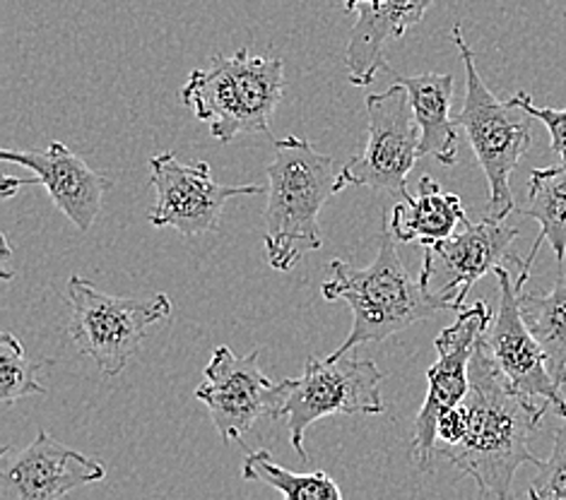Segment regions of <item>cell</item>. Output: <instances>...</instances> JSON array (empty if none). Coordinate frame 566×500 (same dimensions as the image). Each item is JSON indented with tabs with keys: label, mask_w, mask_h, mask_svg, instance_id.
<instances>
[{
	"label": "cell",
	"mask_w": 566,
	"mask_h": 500,
	"mask_svg": "<svg viewBox=\"0 0 566 500\" xmlns=\"http://www.w3.org/2000/svg\"><path fill=\"white\" fill-rule=\"evenodd\" d=\"M465 404V434L437 455L478 483L484 498H511L521 465H541L531 438L541 430L549 404H535L499 371L488 347L478 342L470 359V390Z\"/></svg>",
	"instance_id": "1"
},
{
	"label": "cell",
	"mask_w": 566,
	"mask_h": 500,
	"mask_svg": "<svg viewBox=\"0 0 566 500\" xmlns=\"http://www.w3.org/2000/svg\"><path fill=\"white\" fill-rule=\"evenodd\" d=\"M331 279L323 281L326 301H345L353 310V328L345 342L328 359H340L361 344L386 342L420 320L441 310H455L447 294H431L422 275L412 277L396 251V236L384 226L379 255L369 267H353L345 260L331 263Z\"/></svg>",
	"instance_id": "2"
},
{
	"label": "cell",
	"mask_w": 566,
	"mask_h": 500,
	"mask_svg": "<svg viewBox=\"0 0 566 500\" xmlns=\"http://www.w3.org/2000/svg\"><path fill=\"white\" fill-rule=\"evenodd\" d=\"M268 173V208L263 243L268 263L277 273H290L306 253L323 246L318 214L333 198L338 173L333 157L300 138L275 140V157Z\"/></svg>",
	"instance_id": "3"
},
{
	"label": "cell",
	"mask_w": 566,
	"mask_h": 500,
	"mask_svg": "<svg viewBox=\"0 0 566 500\" xmlns=\"http://www.w3.org/2000/svg\"><path fill=\"white\" fill-rule=\"evenodd\" d=\"M282 94L285 63L241 49L232 58L218 53L208 67H196L181 87V102L210 126L214 140L232 142L244 132H271Z\"/></svg>",
	"instance_id": "4"
},
{
	"label": "cell",
	"mask_w": 566,
	"mask_h": 500,
	"mask_svg": "<svg viewBox=\"0 0 566 500\" xmlns=\"http://www.w3.org/2000/svg\"><path fill=\"white\" fill-rule=\"evenodd\" d=\"M453 44L461 53L465 71V99L461 114L455 116V124L465 132L484 179H488V217L506 220L516 210L514 193H511V173L516 171L523 155L531 150L533 116L525 111H521V116L514 114V106L499 102L492 89L482 83L475 53L468 46L461 24L453 26Z\"/></svg>",
	"instance_id": "5"
},
{
	"label": "cell",
	"mask_w": 566,
	"mask_h": 500,
	"mask_svg": "<svg viewBox=\"0 0 566 500\" xmlns=\"http://www.w3.org/2000/svg\"><path fill=\"white\" fill-rule=\"evenodd\" d=\"M71 337L80 354L90 357L104 377L124 373L128 361L138 354L147 328L171 316L167 294L150 299H120L104 294L85 277L69 279Z\"/></svg>",
	"instance_id": "6"
},
{
	"label": "cell",
	"mask_w": 566,
	"mask_h": 500,
	"mask_svg": "<svg viewBox=\"0 0 566 500\" xmlns=\"http://www.w3.org/2000/svg\"><path fill=\"white\" fill-rule=\"evenodd\" d=\"M384 371L371 359L308 357L304 373L285 381V402L280 418L287 422L290 443L302 459L304 436L318 418L335 414H384Z\"/></svg>",
	"instance_id": "7"
},
{
	"label": "cell",
	"mask_w": 566,
	"mask_h": 500,
	"mask_svg": "<svg viewBox=\"0 0 566 500\" xmlns=\"http://www.w3.org/2000/svg\"><path fill=\"white\" fill-rule=\"evenodd\" d=\"M367 109V147L353 157L338 173L335 193L349 185L371 188L396 198L408 195V175L420 159V126H417L408 89L400 83L386 92L369 94Z\"/></svg>",
	"instance_id": "8"
},
{
	"label": "cell",
	"mask_w": 566,
	"mask_h": 500,
	"mask_svg": "<svg viewBox=\"0 0 566 500\" xmlns=\"http://www.w3.org/2000/svg\"><path fill=\"white\" fill-rule=\"evenodd\" d=\"M261 349L237 357L227 344L212 351L196 400L208 407L212 426L224 443H241L263 416L280 418L285 381L273 383L259 366Z\"/></svg>",
	"instance_id": "9"
},
{
	"label": "cell",
	"mask_w": 566,
	"mask_h": 500,
	"mask_svg": "<svg viewBox=\"0 0 566 500\" xmlns=\"http://www.w3.org/2000/svg\"><path fill=\"white\" fill-rule=\"evenodd\" d=\"M492 310L484 301L463 306L451 328L441 330L434 340L437 361L427 371V397L415 418L412 457L420 471L434 469L437 455V422L439 416L461 404L470 390V359L488 330Z\"/></svg>",
	"instance_id": "10"
},
{
	"label": "cell",
	"mask_w": 566,
	"mask_h": 500,
	"mask_svg": "<svg viewBox=\"0 0 566 500\" xmlns=\"http://www.w3.org/2000/svg\"><path fill=\"white\" fill-rule=\"evenodd\" d=\"M150 183L157 202L147 222L155 228L171 226L184 238L218 232L222 210L232 198L263 193L261 185L218 183L208 161L181 164L174 152H159L150 159Z\"/></svg>",
	"instance_id": "11"
},
{
	"label": "cell",
	"mask_w": 566,
	"mask_h": 500,
	"mask_svg": "<svg viewBox=\"0 0 566 500\" xmlns=\"http://www.w3.org/2000/svg\"><path fill=\"white\" fill-rule=\"evenodd\" d=\"M492 275L499 281V310L480 337L482 344L511 385L525 397L547 402L566 418L564 392L552 377L545 351L521 313V289L511 281L506 265H499Z\"/></svg>",
	"instance_id": "12"
},
{
	"label": "cell",
	"mask_w": 566,
	"mask_h": 500,
	"mask_svg": "<svg viewBox=\"0 0 566 500\" xmlns=\"http://www.w3.org/2000/svg\"><path fill=\"white\" fill-rule=\"evenodd\" d=\"M104 475L99 459L39 430L27 448L6 445L0 453V500H59L80 486L102 481Z\"/></svg>",
	"instance_id": "13"
},
{
	"label": "cell",
	"mask_w": 566,
	"mask_h": 500,
	"mask_svg": "<svg viewBox=\"0 0 566 500\" xmlns=\"http://www.w3.org/2000/svg\"><path fill=\"white\" fill-rule=\"evenodd\" d=\"M518 238V226H511L504 220L484 217L478 224H465V232H458L441 241L434 251H424L422 279L431 281L434 277V263L441 260V273L447 275V284L441 294H447L455 304V313L465 306L470 289L484 275L494 273L499 265L514 263L518 269L525 265V258L511 251Z\"/></svg>",
	"instance_id": "14"
},
{
	"label": "cell",
	"mask_w": 566,
	"mask_h": 500,
	"mask_svg": "<svg viewBox=\"0 0 566 500\" xmlns=\"http://www.w3.org/2000/svg\"><path fill=\"white\" fill-rule=\"evenodd\" d=\"M0 159L30 169L34 173V183L46 188L53 205H56L80 232H90L102 210L104 193L114 185L109 175L90 169L83 157H77L63 142L56 140L49 145L46 152L3 150L0 152Z\"/></svg>",
	"instance_id": "15"
},
{
	"label": "cell",
	"mask_w": 566,
	"mask_h": 500,
	"mask_svg": "<svg viewBox=\"0 0 566 500\" xmlns=\"http://www.w3.org/2000/svg\"><path fill=\"white\" fill-rule=\"evenodd\" d=\"M431 0H369L355 15L357 22L349 34L345 65L349 83L367 87L376 73L390 71L384 49L406 34L424 18Z\"/></svg>",
	"instance_id": "16"
},
{
	"label": "cell",
	"mask_w": 566,
	"mask_h": 500,
	"mask_svg": "<svg viewBox=\"0 0 566 500\" xmlns=\"http://www.w3.org/2000/svg\"><path fill=\"white\" fill-rule=\"evenodd\" d=\"M461 224H468L463 200L443 191L424 173L417 181V193H408L394 208L388 228L400 243H420L424 251H434L437 243L453 236Z\"/></svg>",
	"instance_id": "17"
},
{
	"label": "cell",
	"mask_w": 566,
	"mask_h": 500,
	"mask_svg": "<svg viewBox=\"0 0 566 500\" xmlns=\"http://www.w3.org/2000/svg\"><path fill=\"white\" fill-rule=\"evenodd\" d=\"M396 83L408 89L417 126H420V155L434 157L443 167L458 161V124L451 118L453 75H396Z\"/></svg>",
	"instance_id": "18"
},
{
	"label": "cell",
	"mask_w": 566,
	"mask_h": 500,
	"mask_svg": "<svg viewBox=\"0 0 566 500\" xmlns=\"http://www.w3.org/2000/svg\"><path fill=\"white\" fill-rule=\"evenodd\" d=\"M518 214L541 224V234L531 246L528 258L521 267V275L531 279V269L543 243L547 241L559 265L566 260V164L533 169L528 181V200Z\"/></svg>",
	"instance_id": "19"
},
{
	"label": "cell",
	"mask_w": 566,
	"mask_h": 500,
	"mask_svg": "<svg viewBox=\"0 0 566 500\" xmlns=\"http://www.w3.org/2000/svg\"><path fill=\"white\" fill-rule=\"evenodd\" d=\"M521 313L541 342L547 369L559 387L566 385V275L543 294L521 291Z\"/></svg>",
	"instance_id": "20"
},
{
	"label": "cell",
	"mask_w": 566,
	"mask_h": 500,
	"mask_svg": "<svg viewBox=\"0 0 566 500\" xmlns=\"http://www.w3.org/2000/svg\"><path fill=\"white\" fill-rule=\"evenodd\" d=\"M241 477L247 481L273 486L280 491L282 498L287 500H340L343 491L340 486L335 483L326 471H312V475H296L285 467H280L271 450H253L244 459V469H241Z\"/></svg>",
	"instance_id": "21"
},
{
	"label": "cell",
	"mask_w": 566,
	"mask_h": 500,
	"mask_svg": "<svg viewBox=\"0 0 566 500\" xmlns=\"http://www.w3.org/2000/svg\"><path fill=\"white\" fill-rule=\"evenodd\" d=\"M51 363L42 357H27L24 344L15 334H0V402L10 407L22 397L46 395V387L39 383V371Z\"/></svg>",
	"instance_id": "22"
},
{
	"label": "cell",
	"mask_w": 566,
	"mask_h": 500,
	"mask_svg": "<svg viewBox=\"0 0 566 500\" xmlns=\"http://www.w3.org/2000/svg\"><path fill=\"white\" fill-rule=\"evenodd\" d=\"M533 500H566V418L557 428L555 445L547 459H541L537 475L528 486Z\"/></svg>",
	"instance_id": "23"
},
{
	"label": "cell",
	"mask_w": 566,
	"mask_h": 500,
	"mask_svg": "<svg viewBox=\"0 0 566 500\" xmlns=\"http://www.w3.org/2000/svg\"><path fill=\"white\" fill-rule=\"evenodd\" d=\"M509 104L518 111H525L528 116L537 118L541 124H545L549 132V147L555 152L562 164H566V109H543V106H535L528 92H518L509 99Z\"/></svg>",
	"instance_id": "24"
},
{
	"label": "cell",
	"mask_w": 566,
	"mask_h": 500,
	"mask_svg": "<svg viewBox=\"0 0 566 500\" xmlns=\"http://www.w3.org/2000/svg\"><path fill=\"white\" fill-rule=\"evenodd\" d=\"M465 424H468V416H465L463 402L443 412L437 422V450L447 448V445H455L458 440H461L465 434Z\"/></svg>",
	"instance_id": "25"
},
{
	"label": "cell",
	"mask_w": 566,
	"mask_h": 500,
	"mask_svg": "<svg viewBox=\"0 0 566 500\" xmlns=\"http://www.w3.org/2000/svg\"><path fill=\"white\" fill-rule=\"evenodd\" d=\"M24 185H36L34 183V175L32 179H10V175H6L3 179V200H10L12 195H15V191H20V188H24Z\"/></svg>",
	"instance_id": "26"
},
{
	"label": "cell",
	"mask_w": 566,
	"mask_h": 500,
	"mask_svg": "<svg viewBox=\"0 0 566 500\" xmlns=\"http://www.w3.org/2000/svg\"><path fill=\"white\" fill-rule=\"evenodd\" d=\"M364 3H369V0H343L345 12H349V15H353V12H357Z\"/></svg>",
	"instance_id": "27"
}]
</instances>
